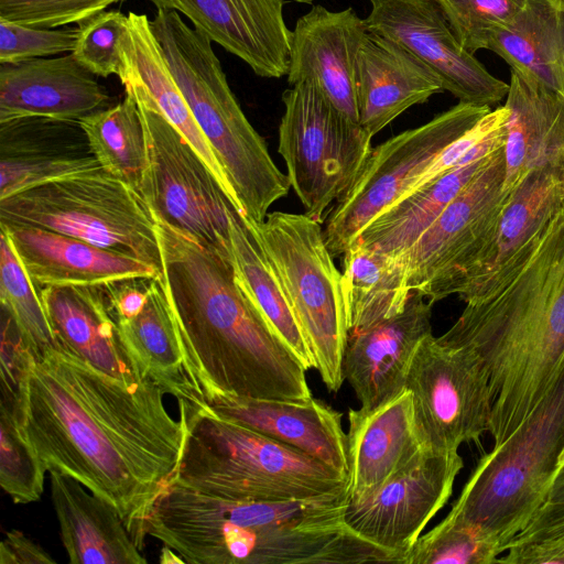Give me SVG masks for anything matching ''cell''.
Returning <instances> with one entry per match:
<instances>
[{"mask_svg": "<svg viewBox=\"0 0 564 564\" xmlns=\"http://www.w3.org/2000/svg\"><path fill=\"white\" fill-rule=\"evenodd\" d=\"M547 1L564 12V0H547Z\"/></svg>", "mask_w": 564, "mask_h": 564, "instance_id": "obj_48", "label": "cell"}, {"mask_svg": "<svg viewBox=\"0 0 564 564\" xmlns=\"http://www.w3.org/2000/svg\"><path fill=\"white\" fill-rule=\"evenodd\" d=\"M166 390L127 384L63 348L33 357L17 416L46 470L63 473L109 502L142 549L149 508L176 476L184 425Z\"/></svg>", "mask_w": 564, "mask_h": 564, "instance_id": "obj_1", "label": "cell"}, {"mask_svg": "<svg viewBox=\"0 0 564 564\" xmlns=\"http://www.w3.org/2000/svg\"><path fill=\"white\" fill-rule=\"evenodd\" d=\"M184 444L175 479L203 492L254 500L317 497L348 487V475L203 403L178 401Z\"/></svg>", "mask_w": 564, "mask_h": 564, "instance_id": "obj_6", "label": "cell"}, {"mask_svg": "<svg viewBox=\"0 0 564 564\" xmlns=\"http://www.w3.org/2000/svg\"><path fill=\"white\" fill-rule=\"evenodd\" d=\"M55 560L23 532L11 530L0 545V564H52Z\"/></svg>", "mask_w": 564, "mask_h": 564, "instance_id": "obj_45", "label": "cell"}, {"mask_svg": "<svg viewBox=\"0 0 564 564\" xmlns=\"http://www.w3.org/2000/svg\"><path fill=\"white\" fill-rule=\"evenodd\" d=\"M370 33L391 40L431 68L459 102L491 107L509 85L458 42L436 0H369Z\"/></svg>", "mask_w": 564, "mask_h": 564, "instance_id": "obj_16", "label": "cell"}, {"mask_svg": "<svg viewBox=\"0 0 564 564\" xmlns=\"http://www.w3.org/2000/svg\"><path fill=\"white\" fill-rule=\"evenodd\" d=\"M39 293L61 348L127 384L152 379L122 339L102 288L45 286Z\"/></svg>", "mask_w": 564, "mask_h": 564, "instance_id": "obj_23", "label": "cell"}, {"mask_svg": "<svg viewBox=\"0 0 564 564\" xmlns=\"http://www.w3.org/2000/svg\"><path fill=\"white\" fill-rule=\"evenodd\" d=\"M115 321L150 378L177 401L203 402L187 373L162 274L151 280L147 302L135 316Z\"/></svg>", "mask_w": 564, "mask_h": 564, "instance_id": "obj_32", "label": "cell"}, {"mask_svg": "<svg viewBox=\"0 0 564 564\" xmlns=\"http://www.w3.org/2000/svg\"><path fill=\"white\" fill-rule=\"evenodd\" d=\"M368 32L366 20L352 8L330 11L313 6L292 31L289 85L314 83L337 109L359 122L356 68Z\"/></svg>", "mask_w": 564, "mask_h": 564, "instance_id": "obj_20", "label": "cell"}, {"mask_svg": "<svg viewBox=\"0 0 564 564\" xmlns=\"http://www.w3.org/2000/svg\"><path fill=\"white\" fill-rule=\"evenodd\" d=\"M299 3H306V4H312L314 0H294Z\"/></svg>", "mask_w": 564, "mask_h": 564, "instance_id": "obj_49", "label": "cell"}, {"mask_svg": "<svg viewBox=\"0 0 564 564\" xmlns=\"http://www.w3.org/2000/svg\"><path fill=\"white\" fill-rule=\"evenodd\" d=\"M124 93L159 112L191 143L232 202L230 186L178 87L151 25L143 13H128L118 75Z\"/></svg>", "mask_w": 564, "mask_h": 564, "instance_id": "obj_28", "label": "cell"}, {"mask_svg": "<svg viewBox=\"0 0 564 564\" xmlns=\"http://www.w3.org/2000/svg\"><path fill=\"white\" fill-rule=\"evenodd\" d=\"M341 273L350 334L401 313L412 293L408 253L392 254L355 240L343 254Z\"/></svg>", "mask_w": 564, "mask_h": 564, "instance_id": "obj_33", "label": "cell"}, {"mask_svg": "<svg viewBox=\"0 0 564 564\" xmlns=\"http://www.w3.org/2000/svg\"><path fill=\"white\" fill-rule=\"evenodd\" d=\"M0 300L34 356L48 348H61L46 316L40 293L20 261L7 234L0 237Z\"/></svg>", "mask_w": 564, "mask_h": 564, "instance_id": "obj_37", "label": "cell"}, {"mask_svg": "<svg viewBox=\"0 0 564 564\" xmlns=\"http://www.w3.org/2000/svg\"><path fill=\"white\" fill-rule=\"evenodd\" d=\"M444 91L438 76L398 43L368 32L357 58L359 123L373 137L414 105Z\"/></svg>", "mask_w": 564, "mask_h": 564, "instance_id": "obj_26", "label": "cell"}, {"mask_svg": "<svg viewBox=\"0 0 564 564\" xmlns=\"http://www.w3.org/2000/svg\"><path fill=\"white\" fill-rule=\"evenodd\" d=\"M465 303L438 338L478 361L491 401L489 433L499 445L549 392L564 361V206L523 260Z\"/></svg>", "mask_w": 564, "mask_h": 564, "instance_id": "obj_3", "label": "cell"}, {"mask_svg": "<svg viewBox=\"0 0 564 564\" xmlns=\"http://www.w3.org/2000/svg\"><path fill=\"white\" fill-rule=\"evenodd\" d=\"M432 305L421 293L412 291L401 313L349 335L343 373L361 411H375L405 389L413 356L421 341L432 334Z\"/></svg>", "mask_w": 564, "mask_h": 564, "instance_id": "obj_18", "label": "cell"}, {"mask_svg": "<svg viewBox=\"0 0 564 564\" xmlns=\"http://www.w3.org/2000/svg\"><path fill=\"white\" fill-rule=\"evenodd\" d=\"M348 487L291 500L235 499L175 478L153 501L143 534L191 564L394 563L345 520Z\"/></svg>", "mask_w": 564, "mask_h": 564, "instance_id": "obj_4", "label": "cell"}, {"mask_svg": "<svg viewBox=\"0 0 564 564\" xmlns=\"http://www.w3.org/2000/svg\"><path fill=\"white\" fill-rule=\"evenodd\" d=\"M564 206V172L534 170L511 191L487 241L459 278L453 294L478 296L520 262Z\"/></svg>", "mask_w": 564, "mask_h": 564, "instance_id": "obj_19", "label": "cell"}, {"mask_svg": "<svg viewBox=\"0 0 564 564\" xmlns=\"http://www.w3.org/2000/svg\"><path fill=\"white\" fill-rule=\"evenodd\" d=\"M203 404L216 415L292 446L341 474L349 473L343 414L326 402L213 395Z\"/></svg>", "mask_w": 564, "mask_h": 564, "instance_id": "obj_25", "label": "cell"}, {"mask_svg": "<svg viewBox=\"0 0 564 564\" xmlns=\"http://www.w3.org/2000/svg\"><path fill=\"white\" fill-rule=\"evenodd\" d=\"M349 503L369 497L420 451L411 392L371 412L349 409Z\"/></svg>", "mask_w": 564, "mask_h": 564, "instance_id": "obj_27", "label": "cell"}, {"mask_svg": "<svg viewBox=\"0 0 564 564\" xmlns=\"http://www.w3.org/2000/svg\"><path fill=\"white\" fill-rule=\"evenodd\" d=\"M497 563L564 564V543H532L511 545Z\"/></svg>", "mask_w": 564, "mask_h": 564, "instance_id": "obj_46", "label": "cell"}, {"mask_svg": "<svg viewBox=\"0 0 564 564\" xmlns=\"http://www.w3.org/2000/svg\"><path fill=\"white\" fill-rule=\"evenodd\" d=\"M563 454L564 361L532 413L480 458L447 516L479 525L506 552L543 503Z\"/></svg>", "mask_w": 564, "mask_h": 564, "instance_id": "obj_7", "label": "cell"}, {"mask_svg": "<svg viewBox=\"0 0 564 564\" xmlns=\"http://www.w3.org/2000/svg\"><path fill=\"white\" fill-rule=\"evenodd\" d=\"M282 102L278 151L305 214L323 224L364 170L372 135L310 80L285 89Z\"/></svg>", "mask_w": 564, "mask_h": 564, "instance_id": "obj_10", "label": "cell"}, {"mask_svg": "<svg viewBox=\"0 0 564 564\" xmlns=\"http://www.w3.org/2000/svg\"><path fill=\"white\" fill-rule=\"evenodd\" d=\"M463 467L458 451L423 448L369 497L349 503L348 528L404 564L422 531L449 500Z\"/></svg>", "mask_w": 564, "mask_h": 564, "instance_id": "obj_15", "label": "cell"}, {"mask_svg": "<svg viewBox=\"0 0 564 564\" xmlns=\"http://www.w3.org/2000/svg\"><path fill=\"white\" fill-rule=\"evenodd\" d=\"M490 110L458 102L372 149L360 175L328 215L324 236L333 257L343 256L359 232L403 196L444 148Z\"/></svg>", "mask_w": 564, "mask_h": 564, "instance_id": "obj_12", "label": "cell"}, {"mask_svg": "<svg viewBox=\"0 0 564 564\" xmlns=\"http://www.w3.org/2000/svg\"><path fill=\"white\" fill-rule=\"evenodd\" d=\"M150 25L230 186L236 208L247 223H262L291 185L243 113L213 42L173 10H158Z\"/></svg>", "mask_w": 564, "mask_h": 564, "instance_id": "obj_5", "label": "cell"}, {"mask_svg": "<svg viewBox=\"0 0 564 564\" xmlns=\"http://www.w3.org/2000/svg\"><path fill=\"white\" fill-rule=\"evenodd\" d=\"M229 234L230 257L239 285L305 369H315L314 357L285 290L235 206L229 210Z\"/></svg>", "mask_w": 564, "mask_h": 564, "instance_id": "obj_34", "label": "cell"}, {"mask_svg": "<svg viewBox=\"0 0 564 564\" xmlns=\"http://www.w3.org/2000/svg\"><path fill=\"white\" fill-rule=\"evenodd\" d=\"M423 446L455 452L490 431L488 380L466 350L427 335L417 347L405 381Z\"/></svg>", "mask_w": 564, "mask_h": 564, "instance_id": "obj_13", "label": "cell"}, {"mask_svg": "<svg viewBox=\"0 0 564 564\" xmlns=\"http://www.w3.org/2000/svg\"><path fill=\"white\" fill-rule=\"evenodd\" d=\"M98 166L77 120L24 117L0 122V199Z\"/></svg>", "mask_w": 564, "mask_h": 564, "instance_id": "obj_24", "label": "cell"}, {"mask_svg": "<svg viewBox=\"0 0 564 564\" xmlns=\"http://www.w3.org/2000/svg\"><path fill=\"white\" fill-rule=\"evenodd\" d=\"M561 466H564V454H563L562 459H561Z\"/></svg>", "mask_w": 564, "mask_h": 564, "instance_id": "obj_50", "label": "cell"}, {"mask_svg": "<svg viewBox=\"0 0 564 564\" xmlns=\"http://www.w3.org/2000/svg\"><path fill=\"white\" fill-rule=\"evenodd\" d=\"M246 224L285 290L315 369L329 392L339 391L350 332L343 273L327 247L322 224L306 214L285 212H272L262 223Z\"/></svg>", "mask_w": 564, "mask_h": 564, "instance_id": "obj_8", "label": "cell"}, {"mask_svg": "<svg viewBox=\"0 0 564 564\" xmlns=\"http://www.w3.org/2000/svg\"><path fill=\"white\" fill-rule=\"evenodd\" d=\"M489 156L458 166L426 186L400 197L373 218L355 240L383 252L406 253Z\"/></svg>", "mask_w": 564, "mask_h": 564, "instance_id": "obj_35", "label": "cell"}, {"mask_svg": "<svg viewBox=\"0 0 564 564\" xmlns=\"http://www.w3.org/2000/svg\"><path fill=\"white\" fill-rule=\"evenodd\" d=\"M161 564L185 563L184 560L171 547L163 545L160 553Z\"/></svg>", "mask_w": 564, "mask_h": 564, "instance_id": "obj_47", "label": "cell"}, {"mask_svg": "<svg viewBox=\"0 0 564 564\" xmlns=\"http://www.w3.org/2000/svg\"><path fill=\"white\" fill-rule=\"evenodd\" d=\"M78 121L100 166L140 194L148 156L144 129L134 98L126 93L119 104Z\"/></svg>", "mask_w": 564, "mask_h": 564, "instance_id": "obj_36", "label": "cell"}, {"mask_svg": "<svg viewBox=\"0 0 564 564\" xmlns=\"http://www.w3.org/2000/svg\"><path fill=\"white\" fill-rule=\"evenodd\" d=\"M505 173L502 147L406 252L411 289L432 304L453 295L457 281L492 234L511 193L503 191Z\"/></svg>", "mask_w": 564, "mask_h": 564, "instance_id": "obj_14", "label": "cell"}, {"mask_svg": "<svg viewBox=\"0 0 564 564\" xmlns=\"http://www.w3.org/2000/svg\"><path fill=\"white\" fill-rule=\"evenodd\" d=\"M124 0H0V19L18 24L56 29L79 24Z\"/></svg>", "mask_w": 564, "mask_h": 564, "instance_id": "obj_42", "label": "cell"}, {"mask_svg": "<svg viewBox=\"0 0 564 564\" xmlns=\"http://www.w3.org/2000/svg\"><path fill=\"white\" fill-rule=\"evenodd\" d=\"M78 28H33L0 19V64L72 53Z\"/></svg>", "mask_w": 564, "mask_h": 564, "instance_id": "obj_43", "label": "cell"}, {"mask_svg": "<svg viewBox=\"0 0 564 564\" xmlns=\"http://www.w3.org/2000/svg\"><path fill=\"white\" fill-rule=\"evenodd\" d=\"M0 486L15 503L37 501L47 471L26 440L15 405L0 402Z\"/></svg>", "mask_w": 564, "mask_h": 564, "instance_id": "obj_39", "label": "cell"}, {"mask_svg": "<svg viewBox=\"0 0 564 564\" xmlns=\"http://www.w3.org/2000/svg\"><path fill=\"white\" fill-rule=\"evenodd\" d=\"M108 100L106 87L72 53L0 64V122L24 117L78 121Z\"/></svg>", "mask_w": 564, "mask_h": 564, "instance_id": "obj_22", "label": "cell"}, {"mask_svg": "<svg viewBox=\"0 0 564 564\" xmlns=\"http://www.w3.org/2000/svg\"><path fill=\"white\" fill-rule=\"evenodd\" d=\"M492 51L524 80L564 97V12L547 0L524 8L489 40Z\"/></svg>", "mask_w": 564, "mask_h": 564, "instance_id": "obj_31", "label": "cell"}, {"mask_svg": "<svg viewBox=\"0 0 564 564\" xmlns=\"http://www.w3.org/2000/svg\"><path fill=\"white\" fill-rule=\"evenodd\" d=\"M135 101L148 156L140 195L152 216L230 256L229 210L235 205L178 130L156 109Z\"/></svg>", "mask_w": 564, "mask_h": 564, "instance_id": "obj_11", "label": "cell"}, {"mask_svg": "<svg viewBox=\"0 0 564 564\" xmlns=\"http://www.w3.org/2000/svg\"><path fill=\"white\" fill-rule=\"evenodd\" d=\"M460 45L474 54L487 50L492 34L510 23L527 0H436Z\"/></svg>", "mask_w": 564, "mask_h": 564, "instance_id": "obj_40", "label": "cell"}, {"mask_svg": "<svg viewBox=\"0 0 564 564\" xmlns=\"http://www.w3.org/2000/svg\"><path fill=\"white\" fill-rule=\"evenodd\" d=\"M37 286H97L154 279L162 270L128 253L31 226L0 225Z\"/></svg>", "mask_w": 564, "mask_h": 564, "instance_id": "obj_21", "label": "cell"}, {"mask_svg": "<svg viewBox=\"0 0 564 564\" xmlns=\"http://www.w3.org/2000/svg\"><path fill=\"white\" fill-rule=\"evenodd\" d=\"M506 97L503 191L534 170L564 172V97L514 72Z\"/></svg>", "mask_w": 564, "mask_h": 564, "instance_id": "obj_30", "label": "cell"}, {"mask_svg": "<svg viewBox=\"0 0 564 564\" xmlns=\"http://www.w3.org/2000/svg\"><path fill=\"white\" fill-rule=\"evenodd\" d=\"M0 225L56 231L134 256L162 270L156 223L148 205L101 166L0 199Z\"/></svg>", "mask_w": 564, "mask_h": 564, "instance_id": "obj_9", "label": "cell"}, {"mask_svg": "<svg viewBox=\"0 0 564 564\" xmlns=\"http://www.w3.org/2000/svg\"><path fill=\"white\" fill-rule=\"evenodd\" d=\"M501 553L500 543L482 528L446 516L419 538L404 564H492Z\"/></svg>", "mask_w": 564, "mask_h": 564, "instance_id": "obj_38", "label": "cell"}, {"mask_svg": "<svg viewBox=\"0 0 564 564\" xmlns=\"http://www.w3.org/2000/svg\"><path fill=\"white\" fill-rule=\"evenodd\" d=\"M532 543H564V466L558 468L543 503L509 547Z\"/></svg>", "mask_w": 564, "mask_h": 564, "instance_id": "obj_44", "label": "cell"}, {"mask_svg": "<svg viewBox=\"0 0 564 564\" xmlns=\"http://www.w3.org/2000/svg\"><path fill=\"white\" fill-rule=\"evenodd\" d=\"M51 498L61 539L72 564H145L133 535L117 510L86 487L48 470Z\"/></svg>", "mask_w": 564, "mask_h": 564, "instance_id": "obj_29", "label": "cell"}, {"mask_svg": "<svg viewBox=\"0 0 564 564\" xmlns=\"http://www.w3.org/2000/svg\"><path fill=\"white\" fill-rule=\"evenodd\" d=\"M158 10H173L194 29L245 62L263 78L288 74L292 31L284 0H150Z\"/></svg>", "mask_w": 564, "mask_h": 564, "instance_id": "obj_17", "label": "cell"}, {"mask_svg": "<svg viewBox=\"0 0 564 564\" xmlns=\"http://www.w3.org/2000/svg\"><path fill=\"white\" fill-rule=\"evenodd\" d=\"M162 278L202 395L306 401V369L239 285L231 257L155 220Z\"/></svg>", "mask_w": 564, "mask_h": 564, "instance_id": "obj_2", "label": "cell"}, {"mask_svg": "<svg viewBox=\"0 0 564 564\" xmlns=\"http://www.w3.org/2000/svg\"><path fill=\"white\" fill-rule=\"evenodd\" d=\"M77 25V40L72 52L75 59L96 76H118L128 14L105 10Z\"/></svg>", "mask_w": 564, "mask_h": 564, "instance_id": "obj_41", "label": "cell"}]
</instances>
